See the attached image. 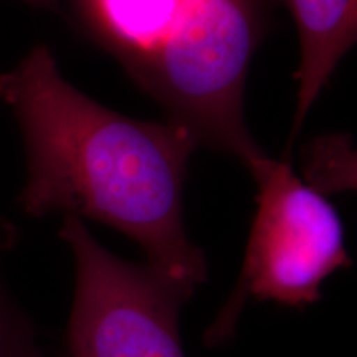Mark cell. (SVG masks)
<instances>
[{"label": "cell", "instance_id": "3957f363", "mask_svg": "<svg viewBox=\"0 0 357 357\" xmlns=\"http://www.w3.org/2000/svg\"><path fill=\"white\" fill-rule=\"evenodd\" d=\"M247 169L258 185V207L240 278L205 331L208 347L231 341L250 300L291 307L314 305L324 280L352 263L334 205L301 181L288 160L261 153Z\"/></svg>", "mask_w": 357, "mask_h": 357}, {"label": "cell", "instance_id": "9c48e42d", "mask_svg": "<svg viewBox=\"0 0 357 357\" xmlns=\"http://www.w3.org/2000/svg\"><path fill=\"white\" fill-rule=\"evenodd\" d=\"M37 2H40V0H37Z\"/></svg>", "mask_w": 357, "mask_h": 357}, {"label": "cell", "instance_id": "277c9868", "mask_svg": "<svg viewBox=\"0 0 357 357\" xmlns=\"http://www.w3.org/2000/svg\"><path fill=\"white\" fill-rule=\"evenodd\" d=\"M60 236L77 265L66 357H185L171 283L108 252L82 218L65 215Z\"/></svg>", "mask_w": 357, "mask_h": 357}, {"label": "cell", "instance_id": "8992f818", "mask_svg": "<svg viewBox=\"0 0 357 357\" xmlns=\"http://www.w3.org/2000/svg\"><path fill=\"white\" fill-rule=\"evenodd\" d=\"M93 15L132 63L159 47L185 0H89Z\"/></svg>", "mask_w": 357, "mask_h": 357}, {"label": "cell", "instance_id": "7a4b0ae2", "mask_svg": "<svg viewBox=\"0 0 357 357\" xmlns=\"http://www.w3.org/2000/svg\"><path fill=\"white\" fill-rule=\"evenodd\" d=\"M258 42L247 0H185L154 52L136 71L197 144L247 164L263 151L243 121V91Z\"/></svg>", "mask_w": 357, "mask_h": 357}, {"label": "cell", "instance_id": "6da1fadb", "mask_svg": "<svg viewBox=\"0 0 357 357\" xmlns=\"http://www.w3.org/2000/svg\"><path fill=\"white\" fill-rule=\"evenodd\" d=\"M0 100L25 137L24 211L33 217L63 212L123 231L189 301L207 280V260L187 236L182 215L187 160L199 146L192 134L93 101L61 77L47 47H35L0 75Z\"/></svg>", "mask_w": 357, "mask_h": 357}, {"label": "cell", "instance_id": "5b68a950", "mask_svg": "<svg viewBox=\"0 0 357 357\" xmlns=\"http://www.w3.org/2000/svg\"><path fill=\"white\" fill-rule=\"evenodd\" d=\"M301 42L291 139L346 52L357 43V0H284Z\"/></svg>", "mask_w": 357, "mask_h": 357}, {"label": "cell", "instance_id": "52a82bcc", "mask_svg": "<svg viewBox=\"0 0 357 357\" xmlns=\"http://www.w3.org/2000/svg\"><path fill=\"white\" fill-rule=\"evenodd\" d=\"M303 176L321 194L357 192V149L346 134H324L303 147Z\"/></svg>", "mask_w": 357, "mask_h": 357}, {"label": "cell", "instance_id": "ba28073f", "mask_svg": "<svg viewBox=\"0 0 357 357\" xmlns=\"http://www.w3.org/2000/svg\"><path fill=\"white\" fill-rule=\"evenodd\" d=\"M0 357H52L33 321L0 288Z\"/></svg>", "mask_w": 357, "mask_h": 357}]
</instances>
